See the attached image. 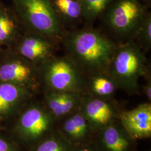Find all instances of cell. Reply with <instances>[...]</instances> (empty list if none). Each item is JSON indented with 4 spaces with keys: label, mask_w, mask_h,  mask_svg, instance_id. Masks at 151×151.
<instances>
[{
    "label": "cell",
    "mask_w": 151,
    "mask_h": 151,
    "mask_svg": "<svg viewBox=\"0 0 151 151\" xmlns=\"http://www.w3.org/2000/svg\"><path fill=\"white\" fill-rule=\"evenodd\" d=\"M65 55L87 76L107 73L118 44L91 27L65 32L60 41Z\"/></svg>",
    "instance_id": "6da1fadb"
},
{
    "label": "cell",
    "mask_w": 151,
    "mask_h": 151,
    "mask_svg": "<svg viewBox=\"0 0 151 151\" xmlns=\"http://www.w3.org/2000/svg\"><path fill=\"white\" fill-rule=\"evenodd\" d=\"M145 53L134 40L118 44L108 75L118 88L129 95L139 92V80L150 72Z\"/></svg>",
    "instance_id": "7a4b0ae2"
},
{
    "label": "cell",
    "mask_w": 151,
    "mask_h": 151,
    "mask_svg": "<svg viewBox=\"0 0 151 151\" xmlns=\"http://www.w3.org/2000/svg\"><path fill=\"white\" fill-rule=\"evenodd\" d=\"M13 10L25 30L60 41L64 27L56 15L50 0H12Z\"/></svg>",
    "instance_id": "3957f363"
},
{
    "label": "cell",
    "mask_w": 151,
    "mask_h": 151,
    "mask_svg": "<svg viewBox=\"0 0 151 151\" xmlns=\"http://www.w3.org/2000/svg\"><path fill=\"white\" fill-rule=\"evenodd\" d=\"M39 71L46 90L86 92V76L66 55L53 56L39 65Z\"/></svg>",
    "instance_id": "277c9868"
},
{
    "label": "cell",
    "mask_w": 151,
    "mask_h": 151,
    "mask_svg": "<svg viewBox=\"0 0 151 151\" xmlns=\"http://www.w3.org/2000/svg\"><path fill=\"white\" fill-rule=\"evenodd\" d=\"M149 11L139 0H115L102 16L111 32L128 41L134 39Z\"/></svg>",
    "instance_id": "5b68a950"
},
{
    "label": "cell",
    "mask_w": 151,
    "mask_h": 151,
    "mask_svg": "<svg viewBox=\"0 0 151 151\" xmlns=\"http://www.w3.org/2000/svg\"><path fill=\"white\" fill-rule=\"evenodd\" d=\"M0 81L7 82L34 91L40 85L38 65L11 49L0 50Z\"/></svg>",
    "instance_id": "8992f818"
},
{
    "label": "cell",
    "mask_w": 151,
    "mask_h": 151,
    "mask_svg": "<svg viewBox=\"0 0 151 151\" xmlns=\"http://www.w3.org/2000/svg\"><path fill=\"white\" fill-rule=\"evenodd\" d=\"M55 119L45 106L32 104L22 113L17 129L23 140L34 142L48 133Z\"/></svg>",
    "instance_id": "52a82bcc"
},
{
    "label": "cell",
    "mask_w": 151,
    "mask_h": 151,
    "mask_svg": "<svg viewBox=\"0 0 151 151\" xmlns=\"http://www.w3.org/2000/svg\"><path fill=\"white\" fill-rule=\"evenodd\" d=\"M93 133H96L112 122L119 119L122 111L112 98L95 97L84 93L80 106Z\"/></svg>",
    "instance_id": "ba28073f"
},
{
    "label": "cell",
    "mask_w": 151,
    "mask_h": 151,
    "mask_svg": "<svg viewBox=\"0 0 151 151\" xmlns=\"http://www.w3.org/2000/svg\"><path fill=\"white\" fill-rule=\"evenodd\" d=\"M56 43L43 35L25 31L11 49L37 65L54 55Z\"/></svg>",
    "instance_id": "9c48e42d"
},
{
    "label": "cell",
    "mask_w": 151,
    "mask_h": 151,
    "mask_svg": "<svg viewBox=\"0 0 151 151\" xmlns=\"http://www.w3.org/2000/svg\"><path fill=\"white\" fill-rule=\"evenodd\" d=\"M119 120L133 139L149 138L151 136V104H140L133 109L122 111Z\"/></svg>",
    "instance_id": "30bf717a"
},
{
    "label": "cell",
    "mask_w": 151,
    "mask_h": 151,
    "mask_svg": "<svg viewBox=\"0 0 151 151\" xmlns=\"http://www.w3.org/2000/svg\"><path fill=\"white\" fill-rule=\"evenodd\" d=\"M96 133L95 146L98 151H135V140L130 137L119 119Z\"/></svg>",
    "instance_id": "8fae6325"
},
{
    "label": "cell",
    "mask_w": 151,
    "mask_h": 151,
    "mask_svg": "<svg viewBox=\"0 0 151 151\" xmlns=\"http://www.w3.org/2000/svg\"><path fill=\"white\" fill-rule=\"evenodd\" d=\"M83 93L46 90L45 106L55 119L63 118L79 109Z\"/></svg>",
    "instance_id": "7c38bea8"
},
{
    "label": "cell",
    "mask_w": 151,
    "mask_h": 151,
    "mask_svg": "<svg viewBox=\"0 0 151 151\" xmlns=\"http://www.w3.org/2000/svg\"><path fill=\"white\" fill-rule=\"evenodd\" d=\"M27 88L0 81V115H9L24 106L32 96Z\"/></svg>",
    "instance_id": "4fadbf2b"
},
{
    "label": "cell",
    "mask_w": 151,
    "mask_h": 151,
    "mask_svg": "<svg viewBox=\"0 0 151 151\" xmlns=\"http://www.w3.org/2000/svg\"><path fill=\"white\" fill-rule=\"evenodd\" d=\"M13 9L0 5V45L12 48L25 30Z\"/></svg>",
    "instance_id": "5bb4252c"
},
{
    "label": "cell",
    "mask_w": 151,
    "mask_h": 151,
    "mask_svg": "<svg viewBox=\"0 0 151 151\" xmlns=\"http://www.w3.org/2000/svg\"><path fill=\"white\" fill-rule=\"evenodd\" d=\"M63 119L60 132L74 145L83 143L93 133L88 122L79 109Z\"/></svg>",
    "instance_id": "9a60e30c"
},
{
    "label": "cell",
    "mask_w": 151,
    "mask_h": 151,
    "mask_svg": "<svg viewBox=\"0 0 151 151\" xmlns=\"http://www.w3.org/2000/svg\"><path fill=\"white\" fill-rule=\"evenodd\" d=\"M50 2L63 27L73 25L83 20L80 0H50Z\"/></svg>",
    "instance_id": "2e32d148"
},
{
    "label": "cell",
    "mask_w": 151,
    "mask_h": 151,
    "mask_svg": "<svg viewBox=\"0 0 151 151\" xmlns=\"http://www.w3.org/2000/svg\"><path fill=\"white\" fill-rule=\"evenodd\" d=\"M118 87L107 73H97L87 76L86 93L95 97L110 99Z\"/></svg>",
    "instance_id": "e0dca14e"
},
{
    "label": "cell",
    "mask_w": 151,
    "mask_h": 151,
    "mask_svg": "<svg viewBox=\"0 0 151 151\" xmlns=\"http://www.w3.org/2000/svg\"><path fill=\"white\" fill-rule=\"evenodd\" d=\"M115 0H80L82 18L86 27H92V24L102 16L108 7Z\"/></svg>",
    "instance_id": "ac0fdd59"
},
{
    "label": "cell",
    "mask_w": 151,
    "mask_h": 151,
    "mask_svg": "<svg viewBox=\"0 0 151 151\" xmlns=\"http://www.w3.org/2000/svg\"><path fill=\"white\" fill-rule=\"evenodd\" d=\"M75 145L60 131L40 142L33 151H73Z\"/></svg>",
    "instance_id": "d6986e66"
},
{
    "label": "cell",
    "mask_w": 151,
    "mask_h": 151,
    "mask_svg": "<svg viewBox=\"0 0 151 151\" xmlns=\"http://www.w3.org/2000/svg\"><path fill=\"white\" fill-rule=\"evenodd\" d=\"M146 53L151 48V12L149 11L133 39Z\"/></svg>",
    "instance_id": "ffe728a7"
},
{
    "label": "cell",
    "mask_w": 151,
    "mask_h": 151,
    "mask_svg": "<svg viewBox=\"0 0 151 151\" xmlns=\"http://www.w3.org/2000/svg\"><path fill=\"white\" fill-rule=\"evenodd\" d=\"M0 151H18L16 146L6 139V138L0 137Z\"/></svg>",
    "instance_id": "44dd1931"
},
{
    "label": "cell",
    "mask_w": 151,
    "mask_h": 151,
    "mask_svg": "<svg viewBox=\"0 0 151 151\" xmlns=\"http://www.w3.org/2000/svg\"><path fill=\"white\" fill-rule=\"evenodd\" d=\"M147 80L146 84L143 87V92L148 100V102L151 101V78L150 73L146 76Z\"/></svg>",
    "instance_id": "7402d4cb"
},
{
    "label": "cell",
    "mask_w": 151,
    "mask_h": 151,
    "mask_svg": "<svg viewBox=\"0 0 151 151\" xmlns=\"http://www.w3.org/2000/svg\"><path fill=\"white\" fill-rule=\"evenodd\" d=\"M73 151H98L95 145H91L89 144H85L82 143L81 144L75 146Z\"/></svg>",
    "instance_id": "603a6c76"
},
{
    "label": "cell",
    "mask_w": 151,
    "mask_h": 151,
    "mask_svg": "<svg viewBox=\"0 0 151 151\" xmlns=\"http://www.w3.org/2000/svg\"><path fill=\"white\" fill-rule=\"evenodd\" d=\"M140 2L148 9L151 7V0H139Z\"/></svg>",
    "instance_id": "cb8c5ba5"
},
{
    "label": "cell",
    "mask_w": 151,
    "mask_h": 151,
    "mask_svg": "<svg viewBox=\"0 0 151 151\" xmlns=\"http://www.w3.org/2000/svg\"><path fill=\"white\" fill-rule=\"evenodd\" d=\"M2 49V47H1V45H0V50H1Z\"/></svg>",
    "instance_id": "d4e9b609"
},
{
    "label": "cell",
    "mask_w": 151,
    "mask_h": 151,
    "mask_svg": "<svg viewBox=\"0 0 151 151\" xmlns=\"http://www.w3.org/2000/svg\"><path fill=\"white\" fill-rule=\"evenodd\" d=\"M1 2H0V5H1Z\"/></svg>",
    "instance_id": "484cf974"
}]
</instances>
